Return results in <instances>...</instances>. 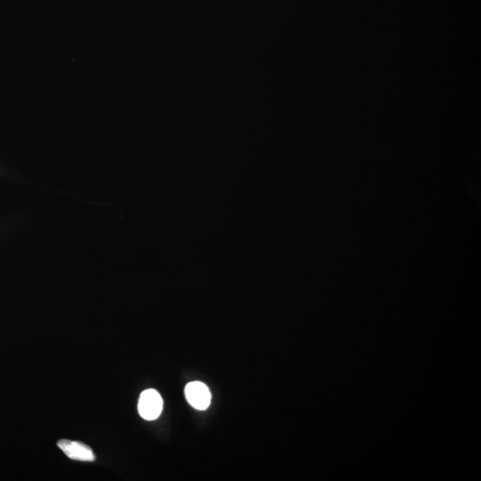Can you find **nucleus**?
<instances>
[{
  "mask_svg": "<svg viewBox=\"0 0 481 481\" xmlns=\"http://www.w3.org/2000/svg\"><path fill=\"white\" fill-rule=\"evenodd\" d=\"M163 401L158 391L150 388L142 392L138 401V412L142 418L153 421L162 414Z\"/></svg>",
  "mask_w": 481,
  "mask_h": 481,
  "instance_id": "f257e3e1",
  "label": "nucleus"
},
{
  "mask_svg": "<svg viewBox=\"0 0 481 481\" xmlns=\"http://www.w3.org/2000/svg\"><path fill=\"white\" fill-rule=\"evenodd\" d=\"M185 394L189 403L198 410H206L210 404L209 388L201 381H193L186 385Z\"/></svg>",
  "mask_w": 481,
  "mask_h": 481,
  "instance_id": "f03ea898",
  "label": "nucleus"
},
{
  "mask_svg": "<svg viewBox=\"0 0 481 481\" xmlns=\"http://www.w3.org/2000/svg\"><path fill=\"white\" fill-rule=\"evenodd\" d=\"M58 446L69 458L81 462H93L95 456L90 446L78 441L62 439L57 443Z\"/></svg>",
  "mask_w": 481,
  "mask_h": 481,
  "instance_id": "7ed1b4c3",
  "label": "nucleus"
}]
</instances>
